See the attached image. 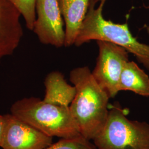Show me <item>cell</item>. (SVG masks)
<instances>
[{"mask_svg":"<svg viewBox=\"0 0 149 149\" xmlns=\"http://www.w3.org/2000/svg\"><path fill=\"white\" fill-rule=\"evenodd\" d=\"M70 81L76 88V95L70 105V112L81 135L93 140L106 123L110 97L87 67L72 70Z\"/></svg>","mask_w":149,"mask_h":149,"instance_id":"obj_1","label":"cell"},{"mask_svg":"<svg viewBox=\"0 0 149 149\" xmlns=\"http://www.w3.org/2000/svg\"><path fill=\"white\" fill-rule=\"evenodd\" d=\"M45 149H98L95 144L80 135L70 138H61Z\"/></svg>","mask_w":149,"mask_h":149,"instance_id":"obj_12","label":"cell"},{"mask_svg":"<svg viewBox=\"0 0 149 149\" xmlns=\"http://www.w3.org/2000/svg\"><path fill=\"white\" fill-rule=\"evenodd\" d=\"M107 0H90L86 16L80 28L74 45L79 47L92 40L107 41L125 48L149 70V45L134 37L127 23L117 24L103 16Z\"/></svg>","mask_w":149,"mask_h":149,"instance_id":"obj_2","label":"cell"},{"mask_svg":"<svg viewBox=\"0 0 149 149\" xmlns=\"http://www.w3.org/2000/svg\"><path fill=\"white\" fill-rule=\"evenodd\" d=\"M119 90L130 91L140 96L149 97V77L134 61L125 64L120 75Z\"/></svg>","mask_w":149,"mask_h":149,"instance_id":"obj_11","label":"cell"},{"mask_svg":"<svg viewBox=\"0 0 149 149\" xmlns=\"http://www.w3.org/2000/svg\"><path fill=\"white\" fill-rule=\"evenodd\" d=\"M10 111L16 117L49 136L70 138L81 135L70 106L31 97L17 100L11 106Z\"/></svg>","mask_w":149,"mask_h":149,"instance_id":"obj_3","label":"cell"},{"mask_svg":"<svg viewBox=\"0 0 149 149\" xmlns=\"http://www.w3.org/2000/svg\"><path fill=\"white\" fill-rule=\"evenodd\" d=\"M106 122L93 138L98 149H149V124L131 120L118 102L109 106Z\"/></svg>","mask_w":149,"mask_h":149,"instance_id":"obj_4","label":"cell"},{"mask_svg":"<svg viewBox=\"0 0 149 149\" xmlns=\"http://www.w3.org/2000/svg\"><path fill=\"white\" fill-rule=\"evenodd\" d=\"M23 17L28 29L33 31L36 20L37 0H7Z\"/></svg>","mask_w":149,"mask_h":149,"instance_id":"obj_13","label":"cell"},{"mask_svg":"<svg viewBox=\"0 0 149 149\" xmlns=\"http://www.w3.org/2000/svg\"><path fill=\"white\" fill-rule=\"evenodd\" d=\"M45 95L44 101L55 104L69 107L76 95L74 86L70 85L59 72H52L48 74L44 81Z\"/></svg>","mask_w":149,"mask_h":149,"instance_id":"obj_10","label":"cell"},{"mask_svg":"<svg viewBox=\"0 0 149 149\" xmlns=\"http://www.w3.org/2000/svg\"><path fill=\"white\" fill-rule=\"evenodd\" d=\"M147 30H148V33H149V27H148V29H147Z\"/></svg>","mask_w":149,"mask_h":149,"instance_id":"obj_15","label":"cell"},{"mask_svg":"<svg viewBox=\"0 0 149 149\" xmlns=\"http://www.w3.org/2000/svg\"><path fill=\"white\" fill-rule=\"evenodd\" d=\"M36 12L33 31L40 42L57 48L64 46L65 32L58 0H37Z\"/></svg>","mask_w":149,"mask_h":149,"instance_id":"obj_7","label":"cell"},{"mask_svg":"<svg viewBox=\"0 0 149 149\" xmlns=\"http://www.w3.org/2000/svg\"><path fill=\"white\" fill-rule=\"evenodd\" d=\"M90 0H58L65 23V47L74 44L84 21Z\"/></svg>","mask_w":149,"mask_h":149,"instance_id":"obj_9","label":"cell"},{"mask_svg":"<svg viewBox=\"0 0 149 149\" xmlns=\"http://www.w3.org/2000/svg\"><path fill=\"white\" fill-rule=\"evenodd\" d=\"M5 127V115H0V146L2 143L3 135Z\"/></svg>","mask_w":149,"mask_h":149,"instance_id":"obj_14","label":"cell"},{"mask_svg":"<svg viewBox=\"0 0 149 149\" xmlns=\"http://www.w3.org/2000/svg\"><path fill=\"white\" fill-rule=\"evenodd\" d=\"M99 53L92 75L99 85L110 98L117 95L123 68L128 61L127 50L119 45L107 41L98 40Z\"/></svg>","mask_w":149,"mask_h":149,"instance_id":"obj_5","label":"cell"},{"mask_svg":"<svg viewBox=\"0 0 149 149\" xmlns=\"http://www.w3.org/2000/svg\"><path fill=\"white\" fill-rule=\"evenodd\" d=\"M21 14L7 0H0V61L18 48L23 36Z\"/></svg>","mask_w":149,"mask_h":149,"instance_id":"obj_8","label":"cell"},{"mask_svg":"<svg viewBox=\"0 0 149 149\" xmlns=\"http://www.w3.org/2000/svg\"><path fill=\"white\" fill-rule=\"evenodd\" d=\"M2 149H45L53 144L49 136L11 113L5 115Z\"/></svg>","mask_w":149,"mask_h":149,"instance_id":"obj_6","label":"cell"}]
</instances>
